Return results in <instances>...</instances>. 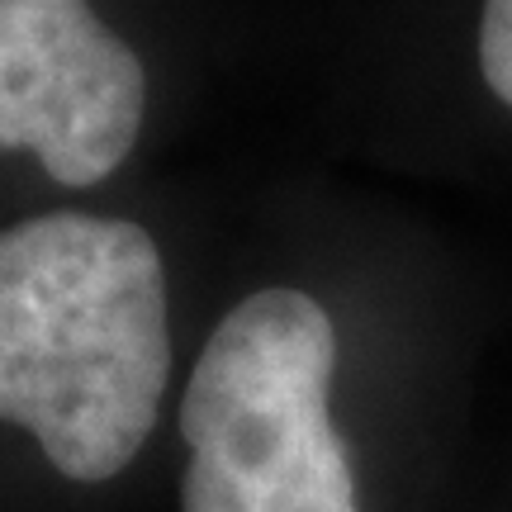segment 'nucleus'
<instances>
[{"label":"nucleus","instance_id":"f257e3e1","mask_svg":"<svg viewBox=\"0 0 512 512\" xmlns=\"http://www.w3.org/2000/svg\"><path fill=\"white\" fill-rule=\"evenodd\" d=\"M166 375V271L138 223L43 214L0 233V422L24 427L57 475H119Z\"/></svg>","mask_w":512,"mask_h":512},{"label":"nucleus","instance_id":"f03ea898","mask_svg":"<svg viewBox=\"0 0 512 512\" xmlns=\"http://www.w3.org/2000/svg\"><path fill=\"white\" fill-rule=\"evenodd\" d=\"M337 332L299 290H256L204 342L181 399V512H361L328 413Z\"/></svg>","mask_w":512,"mask_h":512},{"label":"nucleus","instance_id":"7ed1b4c3","mask_svg":"<svg viewBox=\"0 0 512 512\" xmlns=\"http://www.w3.org/2000/svg\"><path fill=\"white\" fill-rule=\"evenodd\" d=\"M143 110V62L91 0H0V152L81 190L124 166Z\"/></svg>","mask_w":512,"mask_h":512},{"label":"nucleus","instance_id":"20e7f679","mask_svg":"<svg viewBox=\"0 0 512 512\" xmlns=\"http://www.w3.org/2000/svg\"><path fill=\"white\" fill-rule=\"evenodd\" d=\"M479 72L512 110V0H484L479 19Z\"/></svg>","mask_w":512,"mask_h":512}]
</instances>
